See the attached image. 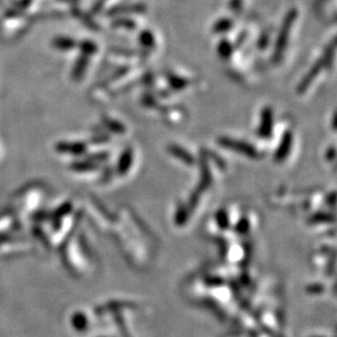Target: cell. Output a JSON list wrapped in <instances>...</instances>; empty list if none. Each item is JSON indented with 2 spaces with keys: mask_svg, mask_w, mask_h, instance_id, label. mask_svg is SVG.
I'll use <instances>...</instances> for the list:
<instances>
[{
  "mask_svg": "<svg viewBox=\"0 0 337 337\" xmlns=\"http://www.w3.org/2000/svg\"><path fill=\"white\" fill-rule=\"evenodd\" d=\"M298 18V10L296 8H292L290 10L286 13V16L284 17V20L282 25H280V29L278 31L277 39H276L275 45H274V50L272 55V60L275 63H279L282 62L283 56L286 47L288 45L289 36H290V31H292L293 26L295 24Z\"/></svg>",
  "mask_w": 337,
  "mask_h": 337,
  "instance_id": "cell-1",
  "label": "cell"
},
{
  "mask_svg": "<svg viewBox=\"0 0 337 337\" xmlns=\"http://www.w3.org/2000/svg\"><path fill=\"white\" fill-rule=\"evenodd\" d=\"M217 142L221 147L232 149V151H235L238 153L245 154L246 156H249V157L259 156V153H257L256 148L253 147V145L247 143L245 141H240V140L232 139L228 137H219L217 139Z\"/></svg>",
  "mask_w": 337,
  "mask_h": 337,
  "instance_id": "cell-2",
  "label": "cell"
},
{
  "mask_svg": "<svg viewBox=\"0 0 337 337\" xmlns=\"http://www.w3.org/2000/svg\"><path fill=\"white\" fill-rule=\"evenodd\" d=\"M324 68H325V64H324V62H323L322 58H320L319 60H316V62L313 63L312 67L309 69V71L306 73V76L301 79V81L299 82V84H298L297 93L299 95H302L303 93H305L308 88L310 87L311 84L315 82L316 77L319 76L320 72Z\"/></svg>",
  "mask_w": 337,
  "mask_h": 337,
  "instance_id": "cell-3",
  "label": "cell"
},
{
  "mask_svg": "<svg viewBox=\"0 0 337 337\" xmlns=\"http://www.w3.org/2000/svg\"><path fill=\"white\" fill-rule=\"evenodd\" d=\"M274 125V115L273 109L270 106H265L261 111L260 125L257 127V134L262 139H269L272 135Z\"/></svg>",
  "mask_w": 337,
  "mask_h": 337,
  "instance_id": "cell-4",
  "label": "cell"
},
{
  "mask_svg": "<svg viewBox=\"0 0 337 337\" xmlns=\"http://www.w3.org/2000/svg\"><path fill=\"white\" fill-rule=\"evenodd\" d=\"M147 12V6L144 3L137 2V3H125L119 4L111 8L108 11L109 17H119L125 15H137V13H144Z\"/></svg>",
  "mask_w": 337,
  "mask_h": 337,
  "instance_id": "cell-5",
  "label": "cell"
},
{
  "mask_svg": "<svg viewBox=\"0 0 337 337\" xmlns=\"http://www.w3.org/2000/svg\"><path fill=\"white\" fill-rule=\"evenodd\" d=\"M292 144H293V132L290 130H286L283 133L282 140H280V143L278 145L277 149L275 151L274 158L277 162H282L285 158L288 156V154L292 149Z\"/></svg>",
  "mask_w": 337,
  "mask_h": 337,
  "instance_id": "cell-6",
  "label": "cell"
},
{
  "mask_svg": "<svg viewBox=\"0 0 337 337\" xmlns=\"http://www.w3.org/2000/svg\"><path fill=\"white\" fill-rule=\"evenodd\" d=\"M166 80L169 84V86L174 91H182L185 90L186 87L189 86V80L181 76H178V74L174 72H167L166 73Z\"/></svg>",
  "mask_w": 337,
  "mask_h": 337,
  "instance_id": "cell-7",
  "label": "cell"
},
{
  "mask_svg": "<svg viewBox=\"0 0 337 337\" xmlns=\"http://www.w3.org/2000/svg\"><path fill=\"white\" fill-rule=\"evenodd\" d=\"M168 151H169L170 154H172V155H174L175 157L181 160L182 162H185L187 164H192L193 163L192 155H191V154L187 151V149L179 147V145H175V144L169 145V147H168Z\"/></svg>",
  "mask_w": 337,
  "mask_h": 337,
  "instance_id": "cell-8",
  "label": "cell"
},
{
  "mask_svg": "<svg viewBox=\"0 0 337 337\" xmlns=\"http://www.w3.org/2000/svg\"><path fill=\"white\" fill-rule=\"evenodd\" d=\"M138 40L145 50H149L155 47V36L149 30H142L140 32Z\"/></svg>",
  "mask_w": 337,
  "mask_h": 337,
  "instance_id": "cell-9",
  "label": "cell"
},
{
  "mask_svg": "<svg viewBox=\"0 0 337 337\" xmlns=\"http://www.w3.org/2000/svg\"><path fill=\"white\" fill-rule=\"evenodd\" d=\"M217 53L222 59L228 60L233 53V45L232 42H229L227 39H223L217 45Z\"/></svg>",
  "mask_w": 337,
  "mask_h": 337,
  "instance_id": "cell-10",
  "label": "cell"
},
{
  "mask_svg": "<svg viewBox=\"0 0 337 337\" xmlns=\"http://www.w3.org/2000/svg\"><path fill=\"white\" fill-rule=\"evenodd\" d=\"M232 25H233V22L232 19L222 18L214 23L213 32L216 33V34H224V33H226L231 30Z\"/></svg>",
  "mask_w": 337,
  "mask_h": 337,
  "instance_id": "cell-11",
  "label": "cell"
},
{
  "mask_svg": "<svg viewBox=\"0 0 337 337\" xmlns=\"http://www.w3.org/2000/svg\"><path fill=\"white\" fill-rule=\"evenodd\" d=\"M112 26L114 27H121V29H126L129 31H132L137 29V23L134 20L127 17H118L116 20L112 21Z\"/></svg>",
  "mask_w": 337,
  "mask_h": 337,
  "instance_id": "cell-12",
  "label": "cell"
},
{
  "mask_svg": "<svg viewBox=\"0 0 337 337\" xmlns=\"http://www.w3.org/2000/svg\"><path fill=\"white\" fill-rule=\"evenodd\" d=\"M87 63H88V57L86 56H82V57L79 58V60L77 62L76 65H74V69H73V72H72V77L74 79H80L82 78L83 73L85 72L86 67H87Z\"/></svg>",
  "mask_w": 337,
  "mask_h": 337,
  "instance_id": "cell-13",
  "label": "cell"
},
{
  "mask_svg": "<svg viewBox=\"0 0 337 337\" xmlns=\"http://www.w3.org/2000/svg\"><path fill=\"white\" fill-rule=\"evenodd\" d=\"M334 55H335V40H333L327 46L324 54L322 56L323 62H324L325 68H331L332 63H333L334 60Z\"/></svg>",
  "mask_w": 337,
  "mask_h": 337,
  "instance_id": "cell-14",
  "label": "cell"
},
{
  "mask_svg": "<svg viewBox=\"0 0 337 337\" xmlns=\"http://www.w3.org/2000/svg\"><path fill=\"white\" fill-rule=\"evenodd\" d=\"M104 125L106 126L107 128L109 130H111L112 132H116V133H124L126 131L125 126L119 123V121L114 120V119H110V118H105L104 119Z\"/></svg>",
  "mask_w": 337,
  "mask_h": 337,
  "instance_id": "cell-15",
  "label": "cell"
},
{
  "mask_svg": "<svg viewBox=\"0 0 337 337\" xmlns=\"http://www.w3.org/2000/svg\"><path fill=\"white\" fill-rule=\"evenodd\" d=\"M80 48H81L82 54L84 56H86V57L97 53V46H96V44L93 43V42H90V41L83 42V43L80 45Z\"/></svg>",
  "mask_w": 337,
  "mask_h": 337,
  "instance_id": "cell-16",
  "label": "cell"
},
{
  "mask_svg": "<svg viewBox=\"0 0 337 337\" xmlns=\"http://www.w3.org/2000/svg\"><path fill=\"white\" fill-rule=\"evenodd\" d=\"M54 45H55L56 48H59V49H63V50H65V49L69 50L76 46V43H74V41H72V40L63 37V39L56 40L54 42Z\"/></svg>",
  "mask_w": 337,
  "mask_h": 337,
  "instance_id": "cell-17",
  "label": "cell"
},
{
  "mask_svg": "<svg viewBox=\"0 0 337 337\" xmlns=\"http://www.w3.org/2000/svg\"><path fill=\"white\" fill-rule=\"evenodd\" d=\"M142 105L147 107V108H160V105H158V102L156 100V97L152 94H144L141 98Z\"/></svg>",
  "mask_w": 337,
  "mask_h": 337,
  "instance_id": "cell-18",
  "label": "cell"
},
{
  "mask_svg": "<svg viewBox=\"0 0 337 337\" xmlns=\"http://www.w3.org/2000/svg\"><path fill=\"white\" fill-rule=\"evenodd\" d=\"M129 70L130 68L127 67V65H125V67H120L119 69H117L116 71L114 72V74H112L111 78L109 79L110 81H116V80H118V79L120 78H123L125 74H127L129 72Z\"/></svg>",
  "mask_w": 337,
  "mask_h": 337,
  "instance_id": "cell-19",
  "label": "cell"
},
{
  "mask_svg": "<svg viewBox=\"0 0 337 337\" xmlns=\"http://www.w3.org/2000/svg\"><path fill=\"white\" fill-rule=\"evenodd\" d=\"M270 44V36L268 33H263L261 37L257 40V47L260 49H265Z\"/></svg>",
  "mask_w": 337,
  "mask_h": 337,
  "instance_id": "cell-20",
  "label": "cell"
},
{
  "mask_svg": "<svg viewBox=\"0 0 337 337\" xmlns=\"http://www.w3.org/2000/svg\"><path fill=\"white\" fill-rule=\"evenodd\" d=\"M242 2L243 0H231V2H229V8H231V10L232 11H239L242 7Z\"/></svg>",
  "mask_w": 337,
  "mask_h": 337,
  "instance_id": "cell-21",
  "label": "cell"
},
{
  "mask_svg": "<svg viewBox=\"0 0 337 337\" xmlns=\"http://www.w3.org/2000/svg\"><path fill=\"white\" fill-rule=\"evenodd\" d=\"M107 0H100V1H97L96 4L94 6V8H93V11H94V13H98L100 12L103 7H104V4L106 3Z\"/></svg>",
  "mask_w": 337,
  "mask_h": 337,
  "instance_id": "cell-22",
  "label": "cell"
},
{
  "mask_svg": "<svg viewBox=\"0 0 337 337\" xmlns=\"http://www.w3.org/2000/svg\"><path fill=\"white\" fill-rule=\"evenodd\" d=\"M335 157V147H332L329 149H327L326 152V158H329V160H333Z\"/></svg>",
  "mask_w": 337,
  "mask_h": 337,
  "instance_id": "cell-23",
  "label": "cell"
}]
</instances>
